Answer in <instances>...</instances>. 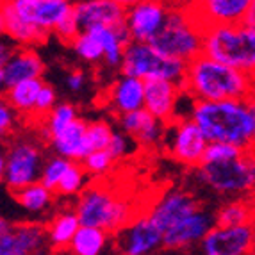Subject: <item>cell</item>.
I'll list each match as a JSON object with an SVG mask.
<instances>
[{
  "label": "cell",
  "mask_w": 255,
  "mask_h": 255,
  "mask_svg": "<svg viewBox=\"0 0 255 255\" xmlns=\"http://www.w3.org/2000/svg\"><path fill=\"white\" fill-rule=\"evenodd\" d=\"M193 170L200 186L221 198H255V146L227 161L200 162Z\"/></svg>",
  "instance_id": "3"
},
{
  "label": "cell",
  "mask_w": 255,
  "mask_h": 255,
  "mask_svg": "<svg viewBox=\"0 0 255 255\" xmlns=\"http://www.w3.org/2000/svg\"><path fill=\"white\" fill-rule=\"evenodd\" d=\"M243 152H245V148H239V146L230 145V143H223V141H214V143H209L207 145L202 162L227 161V159L238 157Z\"/></svg>",
  "instance_id": "37"
},
{
  "label": "cell",
  "mask_w": 255,
  "mask_h": 255,
  "mask_svg": "<svg viewBox=\"0 0 255 255\" xmlns=\"http://www.w3.org/2000/svg\"><path fill=\"white\" fill-rule=\"evenodd\" d=\"M214 227V211L200 207L195 213L187 214L184 220L175 223L171 229L164 232L162 239V250L171 252H193L198 248L202 239Z\"/></svg>",
  "instance_id": "12"
},
{
  "label": "cell",
  "mask_w": 255,
  "mask_h": 255,
  "mask_svg": "<svg viewBox=\"0 0 255 255\" xmlns=\"http://www.w3.org/2000/svg\"><path fill=\"white\" fill-rule=\"evenodd\" d=\"M187 63L159 54L148 41H128L120 64V73L148 79H166L182 86Z\"/></svg>",
  "instance_id": "7"
},
{
  "label": "cell",
  "mask_w": 255,
  "mask_h": 255,
  "mask_svg": "<svg viewBox=\"0 0 255 255\" xmlns=\"http://www.w3.org/2000/svg\"><path fill=\"white\" fill-rule=\"evenodd\" d=\"M43 150L34 141H14L5 152V175L4 182L11 193L21 187L34 184L41 177Z\"/></svg>",
  "instance_id": "9"
},
{
  "label": "cell",
  "mask_w": 255,
  "mask_h": 255,
  "mask_svg": "<svg viewBox=\"0 0 255 255\" xmlns=\"http://www.w3.org/2000/svg\"><path fill=\"white\" fill-rule=\"evenodd\" d=\"M14 47L9 41H5L4 38H0V68L5 64V61L9 59V55L13 54Z\"/></svg>",
  "instance_id": "43"
},
{
  "label": "cell",
  "mask_w": 255,
  "mask_h": 255,
  "mask_svg": "<svg viewBox=\"0 0 255 255\" xmlns=\"http://www.w3.org/2000/svg\"><path fill=\"white\" fill-rule=\"evenodd\" d=\"M120 128L134 139V143L143 148H159L164 145L168 124L153 116L146 107L130 111L118 118Z\"/></svg>",
  "instance_id": "16"
},
{
  "label": "cell",
  "mask_w": 255,
  "mask_h": 255,
  "mask_svg": "<svg viewBox=\"0 0 255 255\" xmlns=\"http://www.w3.org/2000/svg\"><path fill=\"white\" fill-rule=\"evenodd\" d=\"M130 141L132 139L128 134H125L124 130L122 132H116L113 134V137H111L109 145H107V150H109V153L113 155V159L115 161H120V159H124L125 155H128V152H130Z\"/></svg>",
  "instance_id": "41"
},
{
  "label": "cell",
  "mask_w": 255,
  "mask_h": 255,
  "mask_svg": "<svg viewBox=\"0 0 255 255\" xmlns=\"http://www.w3.org/2000/svg\"><path fill=\"white\" fill-rule=\"evenodd\" d=\"M81 227L75 209H64L57 213L47 225L48 245L52 252H68L73 236Z\"/></svg>",
  "instance_id": "26"
},
{
  "label": "cell",
  "mask_w": 255,
  "mask_h": 255,
  "mask_svg": "<svg viewBox=\"0 0 255 255\" xmlns=\"http://www.w3.org/2000/svg\"><path fill=\"white\" fill-rule=\"evenodd\" d=\"M204 30L189 7H170L166 21L148 43L166 57L189 63L204 52Z\"/></svg>",
  "instance_id": "6"
},
{
  "label": "cell",
  "mask_w": 255,
  "mask_h": 255,
  "mask_svg": "<svg viewBox=\"0 0 255 255\" xmlns=\"http://www.w3.org/2000/svg\"><path fill=\"white\" fill-rule=\"evenodd\" d=\"M2 72H4L5 88H7V86L25 81V79L43 77L45 63L38 55V52L32 50V47H18L9 55V59L2 66Z\"/></svg>",
  "instance_id": "23"
},
{
  "label": "cell",
  "mask_w": 255,
  "mask_h": 255,
  "mask_svg": "<svg viewBox=\"0 0 255 255\" xmlns=\"http://www.w3.org/2000/svg\"><path fill=\"white\" fill-rule=\"evenodd\" d=\"M106 102L118 116L145 107V81L139 77L120 73L107 90Z\"/></svg>",
  "instance_id": "21"
},
{
  "label": "cell",
  "mask_w": 255,
  "mask_h": 255,
  "mask_svg": "<svg viewBox=\"0 0 255 255\" xmlns=\"http://www.w3.org/2000/svg\"><path fill=\"white\" fill-rule=\"evenodd\" d=\"M5 90V81H4V72H2V68H0V93Z\"/></svg>",
  "instance_id": "50"
},
{
  "label": "cell",
  "mask_w": 255,
  "mask_h": 255,
  "mask_svg": "<svg viewBox=\"0 0 255 255\" xmlns=\"http://www.w3.org/2000/svg\"><path fill=\"white\" fill-rule=\"evenodd\" d=\"M115 2H118V4H122L124 7H128V5L136 4V2H141V0H115Z\"/></svg>",
  "instance_id": "49"
},
{
  "label": "cell",
  "mask_w": 255,
  "mask_h": 255,
  "mask_svg": "<svg viewBox=\"0 0 255 255\" xmlns=\"http://www.w3.org/2000/svg\"><path fill=\"white\" fill-rule=\"evenodd\" d=\"M204 54L255 77V25L239 21L205 27Z\"/></svg>",
  "instance_id": "5"
},
{
  "label": "cell",
  "mask_w": 255,
  "mask_h": 255,
  "mask_svg": "<svg viewBox=\"0 0 255 255\" xmlns=\"http://www.w3.org/2000/svg\"><path fill=\"white\" fill-rule=\"evenodd\" d=\"M189 118L209 143L223 141L245 150L255 146V125L247 100H195Z\"/></svg>",
  "instance_id": "2"
},
{
  "label": "cell",
  "mask_w": 255,
  "mask_h": 255,
  "mask_svg": "<svg viewBox=\"0 0 255 255\" xmlns=\"http://www.w3.org/2000/svg\"><path fill=\"white\" fill-rule=\"evenodd\" d=\"M5 32H7V27H5V16L0 11V38H5Z\"/></svg>",
  "instance_id": "47"
},
{
  "label": "cell",
  "mask_w": 255,
  "mask_h": 255,
  "mask_svg": "<svg viewBox=\"0 0 255 255\" xmlns=\"http://www.w3.org/2000/svg\"><path fill=\"white\" fill-rule=\"evenodd\" d=\"M113 236L116 250L128 255H146L162 250L164 239V232L150 220L146 213H137Z\"/></svg>",
  "instance_id": "11"
},
{
  "label": "cell",
  "mask_w": 255,
  "mask_h": 255,
  "mask_svg": "<svg viewBox=\"0 0 255 255\" xmlns=\"http://www.w3.org/2000/svg\"><path fill=\"white\" fill-rule=\"evenodd\" d=\"M21 20L54 34L64 16L73 11V0H9Z\"/></svg>",
  "instance_id": "17"
},
{
  "label": "cell",
  "mask_w": 255,
  "mask_h": 255,
  "mask_svg": "<svg viewBox=\"0 0 255 255\" xmlns=\"http://www.w3.org/2000/svg\"><path fill=\"white\" fill-rule=\"evenodd\" d=\"M73 13L81 30L95 27H116L125 23L127 7L115 0H73Z\"/></svg>",
  "instance_id": "18"
},
{
  "label": "cell",
  "mask_w": 255,
  "mask_h": 255,
  "mask_svg": "<svg viewBox=\"0 0 255 255\" xmlns=\"http://www.w3.org/2000/svg\"><path fill=\"white\" fill-rule=\"evenodd\" d=\"M77 116H79V113H77V107L73 106V104H70V102L55 104L54 109L43 118L45 120L41 127L43 137L48 141L54 134H57V132L63 130L68 124H72Z\"/></svg>",
  "instance_id": "31"
},
{
  "label": "cell",
  "mask_w": 255,
  "mask_h": 255,
  "mask_svg": "<svg viewBox=\"0 0 255 255\" xmlns=\"http://www.w3.org/2000/svg\"><path fill=\"white\" fill-rule=\"evenodd\" d=\"M243 21H247L250 25H255V0H252L250 7H248V11H247V16H245Z\"/></svg>",
  "instance_id": "44"
},
{
  "label": "cell",
  "mask_w": 255,
  "mask_h": 255,
  "mask_svg": "<svg viewBox=\"0 0 255 255\" xmlns=\"http://www.w3.org/2000/svg\"><path fill=\"white\" fill-rule=\"evenodd\" d=\"M170 13V5L164 0H141L127 7L125 25L132 41H150L157 34L166 16Z\"/></svg>",
  "instance_id": "13"
},
{
  "label": "cell",
  "mask_w": 255,
  "mask_h": 255,
  "mask_svg": "<svg viewBox=\"0 0 255 255\" xmlns=\"http://www.w3.org/2000/svg\"><path fill=\"white\" fill-rule=\"evenodd\" d=\"M115 162L116 161L113 159L109 150L102 148V150H91V152L84 157V161H82V166L86 168V171H88L90 177L98 179V177L109 173Z\"/></svg>",
  "instance_id": "35"
},
{
  "label": "cell",
  "mask_w": 255,
  "mask_h": 255,
  "mask_svg": "<svg viewBox=\"0 0 255 255\" xmlns=\"http://www.w3.org/2000/svg\"><path fill=\"white\" fill-rule=\"evenodd\" d=\"M196 250L204 255L255 254V221L230 227L214 223Z\"/></svg>",
  "instance_id": "10"
},
{
  "label": "cell",
  "mask_w": 255,
  "mask_h": 255,
  "mask_svg": "<svg viewBox=\"0 0 255 255\" xmlns=\"http://www.w3.org/2000/svg\"><path fill=\"white\" fill-rule=\"evenodd\" d=\"M252 0H193L191 13L204 27L220 23H239L245 20Z\"/></svg>",
  "instance_id": "20"
},
{
  "label": "cell",
  "mask_w": 255,
  "mask_h": 255,
  "mask_svg": "<svg viewBox=\"0 0 255 255\" xmlns=\"http://www.w3.org/2000/svg\"><path fill=\"white\" fill-rule=\"evenodd\" d=\"M9 227H11V223H9V221L5 220V218H2V216H0V236L4 234V232L9 229Z\"/></svg>",
  "instance_id": "48"
},
{
  "label": "cell",
  "mask_w": 255,
  "mask_h": 255,
  "mask_svg": "<svg viewBox=\"0 0 255 255\" xmlns=\"http://www.w3.org/2000/svg\"><path fill=\"white\" fill-rule=\"evenodd\" d=\"M88 143L91 150H102L107 148L111 137L115 134V128L111 127L107 122H91L88 124Z\"/></svg>",
  "instance_id": "36"
},
{
  "label": "cell",
  "mask_w": 255,
  "mask_h": 255,
  "mask_svg": "<svg viewBox=\"0 0 255 255\" xmlns=\"http://www.w3.org/2000/svg\"><path fill=\"white\" fill-rule=\"evenodd\" d=\"M5 175V150L0 148V182H4Z\"/></svg>",
  "instance_id": "45"
},
{
  "label": "cell",
  "mask_w": 255,
  "mask_h": 255,
  "mask_svg": "<svg viewBox=\"0 0 255 255\" xmlns=\"http://www.w3.org/2000/svg\"><path fill=\"white\" fill-rule=\"evenodd\" d=\"M52 252L47 227L41 223H11L0 236V255H34Z\"/></svg>",
  "instance_id": "15"
},
{
  "label": "cell",
  "mask_w": 255,
  "mask_h": 255,
  "mask_svg": "<svg viewBox=\"0 0 255 255\" xmlns=\"http://www.w3.org/2000/svg\"><path fill=\"white\" fill-rule=\"evenodd\" d=\"M90 32L98 39L104 50V66L109 70H120L125 47L130 41L127 25L122 23L116 27H95V29H90Z\"/></svg>",
  "instance_id": "25"
},
{
  "label": "cell",
  "mask_w": 255,
  "mask_h": 255,
  "mask_svg": "<svg viewBox=\"0 0 255 255\" xmlns=\"http://www.w3.org/2000/svg\"><path fill=\"white\" fill-rule=\"evenodd\" d=\"M72 50L81 61L88 64H100L104 61V50L98 39L91 34L90 30H81L70 43Z\"/></svg>",
  "instance_id": "32"
},
{
  "label": "cell",
  "mask_w": 255,
  "mask_h": 255,
  "mask_svg": "<svg viewBox=\"0 0 255 255\" xmlns=\"http://www.w3.org/2000/svg\"><path fill=\"white\" fill-rule=\"evenodd\" d=\"M255 221V198H227V202L214 211V223L216 225L230 227L243 225Z\"/></svg>",
  "instance_id": "28"
},
{
  "label": "cell",
  "mask_w": 255,
  "mask_h": 255,
  "mask_svg": "<svg viewBox=\"0 0 255 255\" xmlns=\"http://www.w3.org/2000/svg\"><path fill=\"white\" fill-rule=\"evenodd\" d=\"M75 211L81 225L100 227L111 234L118 232L137 214L127 198L102 182L88 184L77 195Z\"/></svg>",
  "instance_id": "4"
},
{
  "label": "cell",
  "mask_w": 255,
  "mask_h": 255,
  "mask_svg": "<svg viewBox=\"0 0 255 255\" xmlns=\"http://www.w3.org/2000/svg\"><path fill=\"white\" fill-rule=\"evenodd\" d=\"M247 104H248V107H250L252 118H254V125H255V90H254V93L247 98Z\"/></svg>",
  "instance_id": "46"
},
{
  "label": "cell",
  "mask_w": 255,
  "mask_h": 255,
  "mask_svg": "<svg viewBox=\"0 0 255 255\" xmlns=\"http://www.w3.org/2000/svg\"><path fill=\"white\" fill-rule=\"evenodd\" d=\"M86 132H88V122L77 116L72 124H68L63 130H59L48 139V145L55 153H59L63 157L82 162L86 155L91 152Z\"/></svg>",
  "instance_id": "22"
},
{
  "label": "cell",
  "mask_w": 255,
  "mask_h": 255,
  "mask_svg": "<svg viewBox=\"0 0 255 255\" xmlns=\"http://www.w3.org/2000/svg\"><path fill=\"white\" fill-rule=\"evenodd\" d=\"M13 195L16 204L30 214L47 213L48 209L52 207V204H54V191L50 187L45 186L41 180L21 187V189L14 191Z\"/></svg>",
  "instance_id": "30"
},
{
  "label": "cell",
  "mask_w": 255,
  "mask_h": 255,
  "mask_svg": "<svg viewBox=\"0 0 255 255\" xmlns=\"http://www.w3.org/2000/svg\"><path fill=\"white\" fill-rule=\"evenodd\" d=\"M0 11L5 16V27H7V36L11 41H14L20 47H34V45H41L48 39L50 32L39 29V27L32 25L29 21L21 20L13 9L9 0H0Z\"/></svg>",
  "instance_id": "24"
},
{
  "label": "cell",
  "mask_w": 255,
  "mask_h": 255,
  "mask_svg": "<svg viewBox=\"0 0 255 255\" xmlns=\"http://www.w3.org/2000/svg\"><path fill=\"white\" fill-rule=\"evenodd\" d=\"M86 86V75L82 70H72L66 77V88L73 93H81Z\"/></svg>",
  "instance_id": "42"
},
{
  "label": "cell",
  "mask_w": 255,
  "mask_h": 255,
  "mask_svg": "<svg viewBox=\"0 0 255 255\" xmlns=\"http://www.w3.org/2000/svg\"><path fill=\"white\" fill-rule=\"evenodd\" d=\"M16 125V111L5 100V97H0V141L11 136Z\"/></svg>",
  "instance_id": "39"
},
{
  "label": "cell",
  "mask_w": 255,
  "mask_h": 255,
  "mask_svg": "<svg viewBox=\"0 0 255 255\" xmlns=\"http://www.w3.org/2000/svg\"><path fill=\"white\" fill-rule=\"evenodd\" d=\"M182 93V86L177 82L166 79H148L145 81V107L153 116L170 124L177 118Z\"/></svg>",
  "instance_id": "19"
},
{
  "label": "cell",
  "mask_w": 255,
  "mask_h": 255,
  "mask_svg": "<svg viewBox=\"0 0 255 255\" xmlns=\"http://www.w3.org/2000/svg\"><path fill=\"white\" fill-rule=\"evenodd\" d=\"M200 202L193 193L186 191V189H168L161 196H157L153 204L150 205L148 211H145L150 216V220L166 232L168 229L179 223L180 220L187 216V214L195 213L196 209L200 207Z\"/></svg>",
  "instance_id": "14"
},
{
  "label": "cell",
  "mask_w": 255,
  "mask_h": 255,
  "mask_svg": "<svg viewBox=\"0 0 255 255\" xmlns=\"http://www.w3.org/2000/svg\"><path fill=\"white\" fill-rule=\"evenodd\" d=\"M79 32H81V25H79V21H77V16L73 11L68 16H64L63 20L57 23V27L54 29V34L63 43H66V45H70L72 39L75 38Z\"/></svg>",
  "instance_id": "40"
},
{
  "label": "cell",
  "mask_w": 255,
  "mask_h": 255,
  "mask_svg": "<svg viewBox=\"0 0 255 255\" xmlns=\"http://www.w3.org/2000/svg\"><path fill=\"white\" fill-rule=\"evenodd\" d=\"M111 232L100 227L81 225L70 243L68 252L75 255H98L109 247Z\"/></svg>",
  "instance_id": "29"
},
{
  "label": "cell",
  "mask_w": 255,
  "mask_h": 255,
  "mask_svg": "<svg viewBox=\"0 0 255 255\" xmlns=\"http://www.w3.org/2000/svg\"><path fill=\"white\" fill-rule=\"evenodd\" d=\"M88 179H90V175L82 166V162L72 161V164L68 166V170L64 171L59 184L55 187V193L61 196H77L88 186Z\"/></svg>",
  "instance_id": "33"
},
{
  "label": "cell",
  "mask_w": 255,
  "mask_h": 255,
  "mask_svg": "<svg viewBox=\"0 0 255 255\" xmlns=\"http://www.w3.org/2000/svg\"><path fill=\"white\" fill-rule=\"evenodd\" d=\"M164 145L171 159L187 168H196L204 161L209 141L195 120L184 116L168 124Z\"/></svg>",
  "instance_id": "8"
},
{
  "label": "cell",
  "mask_w": 255,
  "mask_h": 255,
  "mask_svg": "<svg viewBox=\"0 0 255 255\" xmlns=\"http://www.w3.org/2000/svg\"><path fill=\"white\" fill-rule=\"evenodd\" d=\"M70 164H72V159L63 157V155H59V153H54L52 157L45 159V162H43L39 180L55 193V187H57L61 177L64 175V171L68 170Z\"/></svg>",
  "instance_id": "34"
},
{
  "label": "cell",
  "mask_w": 255,
  "mask_h": 255,
  "mask_svg": "<svg viewBox=\"0 0 255 255\" xmlns=\"http://www.w3.org/2000/svg\"><path fill=\"white\" fill-rule=\"evenodd\" d=\"M57 104V93L52 86L45 84L39 91L38 98H36V106H34V113L32 116L36 118H45V116L54 109V106Z\"/></svg>",
  "instance_id": "38"
},
{
  "label": "cell",
  "mask_w": 255,
  "mask_h": 255,
  "mask_svg": "<svg viewBox=\"0 0 255 255\" xmlns=\"http://www.w3.org/2000/svg\"><path fill=\"white\" fill-rule=\"evenodd\" d=\"M45 86L43 77H36V79H25V81L14 82V84L7 86L4 90V97L13 109L20 115H30L34 113L36 98H38L39 91Z\"/></svg>",
  "instance_id": "27"
},
{
  "label": "cell",
  "mask_w": 255,
  "mask_h": 255,
  "mask_svg": "<svg viewBox=\"0 0 255 255\" xmlns=\"http://www.w3.org/2000/svg\"><path fill=\"white\" fill-rule=\"evenodd\" d=\"M182 90L193 100H247L255 90V77L202 52L187 63Z\"/></svg>",
  "instance_id": "1"
}]
</instances>
